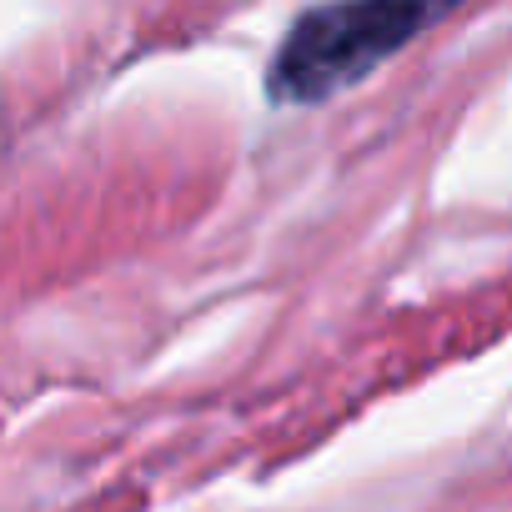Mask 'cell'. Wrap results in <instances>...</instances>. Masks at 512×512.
<instances>
[{
	"label": "cell",
	"mask_w": 512,
	"mask_h": 512,
	"mask_svg": "<svg viewBox=\"0 0 512 512\" xmlns=\"http://www.w3.org/2000/svg\"><path fill=\"white\" fill-rule=\"evenodd\" d=\"M442 11L407 6V0H367V6H317L302 11L287 31L272 71L267 96L282 106H317L337 91L372 76L392 61L417 31H427Z\"/></svg>",
	"instance_id": "obj_1"
}]
</instances>
